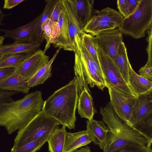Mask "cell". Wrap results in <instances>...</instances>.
<instances>
[{
	"mask_svg": "<svg viewBox=\"0 0 152 152\" xmlns=\"http://www.w3.org/2000/svg\"><path fill=\"white\" fill-rule=\"evenodd\" d=\"M100 113L103 121L108 127L103 152H112L126 145H136L151 148L152 138L140 130L124 122L116 113L109 102L101 107Z\"/></svg>",
	"mask_w": 152,
	"mask_h": 152,
	"instance_id": "1",
	"label": "cell"
},
{
	"mask_svg": "<svg viewBox=\"0 0 152 152\" xmlns=\"http://www.w3.org/2000/svg\"><path fill=\"white\" fill-rule=\"evenodd\" d=\"M44 102L41 92L37 91L20 99L0 103V126L9 134L18 131L39 113Z\"/></svg>",
	"mask_w": 152,
	"mask_h": 152,
	"instance_id": "2",
	"label": "cell"
},
{
	"mask_svg": "<svg viewBox=\"0 0 152 152\" xmlns=\"http://www.w3.org/2000/svg\"><path fill=\"white\" fill-rule=\"evenodd\" d=\"M78 99V83L75 76L44 102L42 110L63 126L74 129Z\"/></svg>",
	"mask_w": 152,
	"mask_h": 152,
	"instance_id": "3",
	"label": "cell"
},
{
	"mask_svg": "<svg viewBox=\"0 0 152 152\" xmlns=\"http://www.w3.org/2000/svg\"><path fill=\"white\" fill-rule=\"evenodd\" d=\"M75 40L74 69L78 81V95L85 89L90 92L88 84L103 91L106 85L99 63L93 59L83 46L80 37L76 35Z\"/></svg>",
	"mask_w": 152,
	"mask_h": 152,
	"instance_id": "4",
	"label": "cell"
},
{
	"mask_svg": "<svg viewBox=\"0 0 152 152\" xmlns=\"http://www.w3.org/2000/svg\"><path fill=\"white\" fill-rule=\"evenodd\" d=\"M152 26V0H140L135 10L124 18L118 28L122 34L138 39Z\"/></svg>",
	"mask_w": 152,
	"mask_h": 152,
	"instance_id": "5",
	"label": "cell"
},
{
	"mask_svg": "<svg viewBox=\"0 0 152 152\" xmlns=\"http://www.w3.org/2000/svg\"><path fill=\"white\" fill-rule=\"evenodd\" d=\"M60 124L42 109L27 124L18 130L12 147L20 146L42 137L49 136Z\"/></svg>",
	"mask_w": 152,
	"mask_h": 152,
	"instance_id": "6",
	"label": "cell"
},
{
	"mask_svg": "<svg viewBox=\"0 0 152 152\" xmlns=\"http://www.w3.org/2000/svg\"><path fill=\"white\" fill-rule=\"evenodd\" d=\"M124 18L118 11L108 7L96 10L83 31L95 36L102 31L118 28Z\"/></svg>",
	"mask_w": 152,
	"mask_h": 152,
	"instance_id": "7",
	"label": "cell"
},
{
	"mask_svg": "<svg viewBox=\"0 0 152 152\" xmlns=\"http://www.w3.org/2000/svg\"><path fill=\"white\" fill-rule=\"evenodd\" d=\"M97 54L106 87L134 96L112 59L98 48Z\"/></svg>",
	"mask_w": 152,
	"mask_h": 152,
	"instance_id": "8",
	"label": "cell"
},
{
	"mask_svg": "<svg viewBox=\"0 0 152 152\" xmlns=\"http://www.w3.org/2000/svg\"><path fill=\"white\" fill-rule=\"evenodd\" d=\"M152 90L136 97L132 109L129 124L140 130L152 117Z\"/></svg>",
	"mask_w": 152,
	"mask_h": 152,
	"instance_id": "9",
	"label": "cell"
},
{
	"mask_svg": "<svg viewBox=\"0 0 152 152\" xmlns=\"http://www.w3.org/2000/svg\"><path fill=\"white\" fill-rule=\"evenodd\" d=\"M94 40L97 48L114 62L118 47L124 42L123 34L119 29L102 31L94 37Z\"/></svg>",
	"mask_w": 152,
	"mask_h": 152,
	"instance_id": "10",
	"label": "cell"
},
{
	"mask_svg": "<svg viewBox=\"0 0 152 152\" xmlns=\"http://www.w3.org/2000/svg\"><path fill=\"white\" fill-rule=\"evenodd\" d=\"M108 91L110 102L114 110L121 119L129 125L132 110L136 97L110 88Z\"/></svg>",
	"mask_w": 152,
	"mask_h": 152,
	"instance_id": "11",
	"label": "cell"
},
{
	"mask_svg": "<svg viewBox=\"0 0 152 152\" xmlns=\"http://www.w3.org/2000/svg\"><path fill=\"white\" fill-rule=\"evenodd\" d=\"M49 56L43 50H38L26 58L15 72L27 81L49 61Z\"/></svg>",
	"mask_w": 152,
	"mask_h": 152,
	"instance_id": "12",
	"label": "cell"
},
{
	"mask_svg": "<svg viewBox=\"0 0 152 152\" xmlns=\"http://www.w3.org/2000/svg\"><path fill=\"white\" fill-rule=\"evenodd\" d=\"M41 14L29 23L17 28L7 30L0 29V31L4 33L5 38L12 39L16 43L29 42L31 37L37 28Z\"/></svg>",
	"mask_w": 152,
	"mask_h": 152,
	"instance_id": "13",
	"label": "cell"
},
{
	"mask_svg": "<svg viewBox=\"0 0 152 152\" xmlns=\"http://www.w3.org/2000/svg\"><path fill=\"white\" fill-rule=\"evenodd\" d=\"M58 25L57 35L51 44L56 48H58L61 49H63L65 50L74 52L75 50L69 39L67 18L63 5L62 9L58 22Z\"/></svg>",
	"mask_w": 152,
	"mask_h": 152,
	"instance_id": "14",
	"label": "cell"
},
{
	"mask_svg": "<svg viewBox=\"0 0 152 152\" xmlns=\"http://www.w3.org/2000/svg\"><path fill=\"white\" fill-rule=\"evenodd\" d=\"M66 15L70 43L75 50V37L76 35L80 37L83 31L77 17L75 6L71 0H60Z\"/></svg>",
	"mask_w": 152,
	"mask_h": 152,
	"instance_id": "15",
	"label": "cell"
},
{
	"mask_svg": "<svg viewBox=\"0 0 152 152\" xmlns=\"http://www.w3.org/2000/svg\"><path fill=\"white\" fill-rule=\"evenodd\" d=\"M87 131L92 141L103 149L107 134L110 132L108 127L101 121L94 119L86 121Z\"/></svg>",
	"mask_w": 152,
	"mask_h": 152,
	"instance_id": "16",
	"label": "cell"
},
{
	"mask_svg": "<svg viewBox=\"0 0 152 152\" xmlns=\"http://www.w3.org/2000/svg\"><path fill=\"white\" fill-rule=\"evenodd\" d=\"M128 85L136 97L152 90V82L137 74L129 65Z\"/></svg>",
	"mask_w": 152,
	"mask_h": 152,
	"instance_id": "17",
	"label": "cell"
},
{
	"mask_svg": "<svg viewBox=\"0 0 152 152\" xmlns=\"http://www.w3.org/2000/svg\"><path fill=\"white\" fill-rule=\"evenodd\" d=\"M92 142L86 130L66 133L64 152H72Z\"/></svg>",
	"mask_w": 152,
	"mask_h": 152,
	"instance_id": "18",
	"label": "cell"
},
{
	"mask_svg": "<svg viewBox=\"0 0 152 152\" xmlns=\"http://www.w3.org/2000/svg\"><path fill=\"white\" fill-rule=\"evenodd\" d=\"M29 89L27 81L15 71L0 82V90L26 94Z\"/></svg>",
	"mask_w": 152,
	"mask_h": 152,
	"instance_id": "19",
	"label": "cell"
},
{
	"mask_svg": "<svg viewBox=\"0 0 152 152\" xmlns=\"http://www.w3.org/2000/svg\"><path fill=\"white\" fill-rule=\"evenodd\" d=\"M71 0L75 6L78 20L83 31L84 26L94 15V0Z\"/></svg>",
	"mask_w": 152,
	"mask_h": 152,
	"instance_id": "20",
	"label": "cell"
},
{
	"mask_svg": "<svg viewBox=\"0 0 152 152\" xmlns=\"http://www.w3.org/2000/svg\"><path fill=\"white\" fill-rule=\"evenodd\" d=\"M77 108L78 114L81 118H86L88 121L93 119L96 110L90 92L86 89L83 90L78 95Z\"/></svg>",
	"mask_w": 152,
	"mask_h": 152,
	"instance_id": "21",
	"label": "cell"
},
{
	"mask_svg": "<svg viewBox=\"0 0 152 152\" xmlns=\"http://www.w3.org/2000/svg\"><path fill=\"white\" fill-rule=\"evenodd\" d=\"M41 44L31 42L16 43L2 45L0 52L3 55L30 54L37 50Z\"/></svg>",
	"mask_w": 152,
	"mask_h": 152,
	"instance_id": "22",
	"label": "cell"
},
{
	"mask_svg": "<svg viewBox=\"0 0 152 152\" xmlns=\"http://www.w3.org/2000/svg\"><path fill=\"white\" fill-rule=\"evenodd\" d=\"M66 127H56L49 136L47 142L50 152H64L66 135Z\"/></svg>",
	"mask_w": 152,
	"mask_h": 152,
	"instance_id": "23",
	"label": "cell"
},
{
	"mask_svg": "<svg viewBox=\"0 0 152 152\" xmlns=\"http://www.w3.org/2000/svg\"><path fill=\"white\" fill-rule=\"evenodd\" d=\"M57 0L46 1V3L39 20L37 27L32 34L29 42L38 43L40 44L43 41L41 26L48 18H50L54 9Z\"/></svg>",
	"mask_w": 152,
	"mask_h": 152,
	"instance_id": "24",
	"label": "cell"
},
{
	"mask_svg": "<svg viewBox=\"0 0 152 152\" xmlns=\"http://www.w3.org/2000/svg\"><path fill=\"white\" fill-rule=\"evenodd\" d=\"M61 49L58 48L48 63L40 69L32 77L27 81L28 85L29 88L43 83L51 76L52 65Z\"/></svg>",
	"mask_w": 152,
	"mask_h": 152,
	"instance_id": "25",
	"label": "cell"
},
{
	"mask_svg": "<svg viewBox=\"0 0 152 152\" xmlns=\"http://www.w3.org/2000/svg\"><path fill=\"white\" fill-rule=\"evenodd\" d=\"M114 63L128 85L130 62L127 55L126 48L124 42H122L118 47Z\"/></svg>",
	"mask_w": 152,
	"mask_h": 152,
	"instance_id": "26",
	"label": "cell"
},
{
	"mask_svg": "<svg viewBox=\"0 0 152 152\" xmlns=\"http://www.w3.org/2000/svg\"><path fill=\"white\" fill-rule=\"evenodd\" d=\"M32 53L3 55L0 58V69H16Z\"/></svg>",
	"mask_w": 152,
	"mask_h": 152,
	"instance_id": "27",
	"label": "cell"
},
{
	"mask_svg": "<svg viewBox=\"0 0 152 152\" xmlns=\"http://www.w3.org/2000/svg\"><path fill=\"white\" fill-rule=\"evenodd\" d=\"M49 136L42 137L20 146L12 147L10 152H37L47 142Z\"/></svg>",
	"mask_w": 152,
	"mask_h": 152,
	"instance_id": "28",
	"label": "cell"
},
{
	"mask_svg": "<svg viewBox=\"0 0 152 152\" xmlns=\"http://www.w3.org/2000/svg\"><path fill=\"white\" fill-rule=\"evenodd\" d=\"M94 36L83 32L80 37L82 43L93 59L99 63L97 54V47L94 40Z\"/></svg>",
	"mask_w": 152,
	"mask_h": 152,
	"instance_id": "29",
	"label": "cell"
},
{
	"mask_svg": "<svg viewBox=\"0 0 152 152\" xmlns=\"http://www.w3.org/2000/svg\"><path fill=\"white\" fill-rule=\"evenodd\" d=\"M57 24L58 23L55 22L48 18L41 26L43 37L44 40H46V44L43 50L45 53L50 47L52 37L54 30Z\"/></svg>",
	"mask_w": 152,
	"mask_h": 152,
	"instance_id": "30",
	"label": "cell"
},
{
	"mask_svg": "<svg viewBox=\"0 0 152 152\" xmlns=\"http://www.w3.org/2000/svg\"><path fill=\"white\" fill-rule=\"evenodd\" d=\"M112 152H152L151 148L136 145H126L118 148Z\"/></svg>",
	"mask_w": 152,
	"mask_h": 152,
	"instance_id": "31",
	"label": "cell"
},
{
	"mask_svg": "<svg viewBox=\"0 0 152 152\" xmlns=\"http://www.w3.org/2000/svg\"><path fill=\"white\" fill-rule=\"evenodd\" d=\"M139 75L152 81V63L147 62L139 70Z\"/></svg>",
	"mask_w": 152,
	"mask_h": 152,
	"instance_id": "32",
	"label": "cell"
},
{
	"mask_svg": "<svg viewBox=\"0 0 152 152\" xmlns=\"http://www.w3.org/2000/svg\"><path fill=\"white\" fill-rule=\"evenodd\" d=\"M62 9V5L60 0H57L54 9L49 18L52 21L58 23Z\"/></svg>",
	"mask_w": 152,
	"mask_h": 152,
	"instance_id": "33",
	"label": "cell"
},
{
	"mask_svg": "<svg viewBox=\"0 0 152 152\" xmlns=\"http://www.w3.org/2000/svg\"><path fill=\"white\" fill-rule=\"evenodd\" d=\"M16 93L15 92L0 90V103L13 101L12 96Z\"/></svg>",
	"mask_w": 152,
	"mask_h": 152,
	"instance_id": "34",
	"label": "cell"
},
{
	"mask_svg": "<svg viewBox=\"0 0 152 152\" xmlns=\"http://www.w3.org/2000/svg\"><path fill=\"white\" fill-rule=\"evenodd\" d=\"M140 1V0H126L127 17L131 14L135 10Z\"/></svg>",
	"mask_w": 152,
	"mask_h": 152,
	"instance_id": "35",
	"label": "cell"
},
{
	"mask_svg": "<svg viewBox=\"0 0 152 152\" xmlns=\"http://www.w3.org/2000/svg\"><path fill=\"white\" fill-rule=\"evenodd\" d=\"M152 26L148 31V36L147 41L148 45L146 49L148 55V62H152Z\"/></svg>",
	"mask_w": 152,
	"mask_h": 152,
	"instance_id": "36",
	"label": "cell"
},
{
	"mask_svg": "<svg viewBox=\"0 0 152 152\" xmlns=\"http://www.w3.org/2000/svg\"><path fill=\"white\" fill-rule=\"evenodd\" d=\"M24 1V0H4L3 8L11 9Z\"/></svg>",
	"mask_w": 152,
	"mask_h": 152,
	"instance_id": "37",
	"label": "cell"
},
{
	"mask_svg": "<svg viewBox=\"0 0 152 152\" xmlns=\"http://www.w3.org/2000/svg\"><path fill=\"white\" fill-rule=\"evenodd\" d=\"M117 3L118 12L124 18L126 17V0H118Z\"/></svg>",
	"mask_w": 152,
	"mask_h": 152,
	"instance_id": "38",
	"label": "cell"
},
{
	"mask_svg": "<svg viewBox=\"0 0 152 152\" xmlns=\"http://www.w3.org/2000/svg\"><path fill=\"white\" fill-rule=\"evenodd\" d=\"M15 69L14 68L0 69V82L12 74Z\"/></svg>",
	"mask_w": 152,
	"mask_h": 152,
	"instance_id": "39",
	"label": "cell"
},
{
	"mask_svg": "<svg viewBox=\"0 0 152 152\" xmlns=\"http://www.w3.org/2000/svg\"><path fill=\"white\" fill-rule=\"evenodd\" d=\"M72 152H91L90 147L86 146L76 149Z\"/></svg>",
	"mask_w": 152,
	"mask_h": 152,
	"instance_id": "40",
	"label": "cell"
},
{
	"mask_svg": "<svg viewBox=\"0 0 152 152\" xmlns=\"http://www.w3.org/2000/svg\"><path fill=\"white\" fill-rule=\"evenodd\" d=\"M6 15L2 12L0 8V26L3 24L2 22L4 17Z\"/></svg>",
	"mask_w": 152,
	"mask_h": 152,
	"instance_id": "41",
	"label": "cell"
},
{
	"mask_svg": "<svg viewBox=\"0 0 152 152\" xmlns=\"http://www.w3.org/2000/svg\"><path fill=\"white\" fill-rule=\"evenodd\" d=\"M5 38L3 36H0V47L2 45V44Z\"/></svg>",
	"mask_w": 152,
	"mask_h": 152,
	"instance_id": "42",
	"label": "cell"
},
{
	"mask_svg": "<svg viewBox=\"0 0 152 152\" xmlns=\"http://www.w3.org/2000/svg\"><path fill=\"white\" fill-rule=\"evenodd\" d=\"M3 55L0 52V58Z\"/></svg>",
	"mask_w": 152,
	"mask_h": 152,
	"instance_id": "43",
	"label": "cell"
}]
</instances>
